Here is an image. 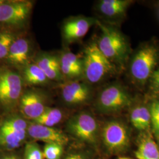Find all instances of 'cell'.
<instances>
[{
  "label": "cell",
  "instance_id": "1",
  "mask_svg": "<svg viewBox=\"0 0 159 159\" xmlns=\"http://www.w3.org/2000/svg\"><path fill=\"white\" fill-rule=\"evenodd\" d=\"M102 33L97 46L103 55L116 67L125 64L130 53V47L124 35L117 29L97 21Z\"/></svg>",
  "mask_w": 159,
  "mask_h": 159
},
{
  "label": "cell",
  "instance_id": "2",
  "mask_svg": "<svg viewBox=\"0 0 159 159\" xmlns=\"http://www.w3.org/2000/svg\"><path fill=\"white\" fill-rule=\"evenodd\" d=\"M24 87L20 72L7 65L0 66V108L6 114L18 109Z\"/></svg>",
  "mask_w": 159,
  "mask_h": 159
},
{
  "label": "cell",
  "instance_id": "3",
  "mask_svg": "<svg viewBox=\"0 0 159 159\" xmlns=\"http://www.w3.org/2000/svg\"><path fill=\"white\" fill-rule=\"evenodd\" d=\"M29 122L20 114H6L0 121V152H15L26 143Z\"/></svg>",
  "mask_w": 159,
  "mask_h": 159
},
{
  "label": "cell",
  "instance_id": "4",
  "mask_svg": "<svg viewBox=\"0 0 159 159\" xmlns=\"http://www.w3.org/2000/svg\"><path fill=\"white\" fill-rule=\"evenodd\" d=\"M83 61V77L89 84L99 83L114 74L116 70V67L100 50L97 42L86 46Z\"/></svg>",
  "mask_w": 159,
  "mask_h": 159
},
{
  "label": "cell",
  "instance_id": "5",
  "mask_svg": "<svg viewBox=\"0 0 159 159\" xmlns=\"http://www.w3.org/2000/svg\"><path fill=\"white\" fill-rule=\"evenodd\" d=\"M78 143L96 146L100 136L96 119L91 113L81 111L71 116L66 122V131Z\"/></svg>",
  "mask_w": 159,
  "mask_h": 159
},
{
  "label": "cell",
  "instance_id": "6",
  "mask_svg": "<svg viewBox=\"0 0 159 159\" xmlns=\"http://www.w3.org/2000/svg\"><path fill=\"white\" fill-rule=\"evenodd\" d=\"M159 61V48L153 44L143 46L132 58L130 73L139 84H145L153 73Z\"/></svg>",
  "mask_w": 159,
  "mask_h": 159
},
{
  "label": "cell",
  "instance_id": "7",
  "mask_svg": "<svg viewBox=\"0 0 159 159\" xmlns=\"http://www.w3.org/2000/svg\"><path fill=\"white\" fill-rule=\"evenodd\" d=\"M33 7L31 1H4L0 6V24L10 28L22 29L29 23Z\"/></svg>",
  "mask_w": 159,
  "mask_h": 159
},
{
  "label": "cell",
  "instance_id": "8",
  "mask_svg": "<svg viewBox=\"0 0 159 159\" xmlns=\"http://www.w3.org/2000/svg\"><path fill=\"white\" fill-rule=\"evenodd\" d=\"M132 99L129 93L119 84L106 86L97 97L96 107L102 113H117L130 105Z\"/></svg>",
  "mask_w": 159,
  "mask_h": 159
},
{
  "label": "cell",
  "instance_id": "9",
  "mask_svg": "<svg viewBox=\"0 0 159 159\" xmlns=\"http://www.w3.org/2000/svg\"><path fill=\"white\" fill-rule=\"evenodd\" d=\"M102 143L111 154L121 153L129 148L130 134L127 127L119 120H110L104 124L100 131Z\"/></svg>",
  "mask_w": 159,
  "mask_h": 159
},
{
  "label": "cell",
  "instance_id": "10",
  "mask_svg": "<svg viewBox=\"0 0 159 159\" xmlns=\"http://www.w3.org/2000/svg\"><path fill=\"white\" fill-rule=\"evenodd\" d=\"M47 107L45 94L39 90L30 89L23 91L18 110L23 118L32 121L39 117Z\"/></svg>",
  "mask_w": 159,
  "mask_h": 159
},
{
  "label": "cell",
  "instance_id": "11",
  "mask_svg": "<svg viewBox=\"0 0 159 159\" xmlns=\"http://www.w3.org/2000/svg\"><path fill=\"white\" fill-rule=\"evenodd\" d=\"M59 87L63 102L70 107L82 106L91 98V90L88 83L79 80L64 81Z\"/></svg>",
  "mask_w": 159,
  "mask_h": 159
},
{
  "label": "cell",
  "instance_id": "12",
  "mask_svg": "<svg viewBox=\"0 0 159 159\" xmlns=\"http://www.w3.org/2000/svg\"><path fill=\"white\" fill-rule=\"evenodd\" d=\"M33 48L29 39L18 36L5 59L6 65L19 71L32 63Z\"/></svg>",
  "mask_w": 159,
  "mask_h": 159
},
{
  "label": "cell",
  "instance_id": "13",
  "mask_svg": "<svg viewBox=\"0 0 159 159\" xmlns=\"http://www.w3.org/2000/svg\"><path fill=\"white\" fill-rule=\"evenodd\" d=\"M28 136L33 141H41L47 143H56L64 147L68 146L71 139L63 131L56 127H51L29 122Z\"/></svg>",
  "mask_w": 159,
  "mask_h": 159
},
{
  "label": "cell",
  "instance_id": "14",
  "mask_svg": "<svg viewBox=\"0 0 159 159\" xmlns=\"http://www.w3.org/2000/svg\"><path fill=\"white\" fill-rule=\"evenodd\" d=\"M97 20L93 18L77 16L69 18L63 24L62 36L67 44H71L83 38Z\"/></svg>",
  "mask_w": 159,
  "mask_h": 159
},
{
  "label": "cell",
  "instance_id": "15",
  "mask_svg": "<svg viewBox=\"0 0 159 159\" xmlns=\"http://www.w3.org/2000/svg\"><path fill=\"white\" fill-rule=\"evenodd\" d=\"M59 61L64 80H77L83 77V58L71 51H63L59 56Z\"/></svg>",
  "mask_w": 159,
  "mask_h": 159
},
{
  "label": "cell",
  "instance_id": "16",
  "mask_svg": "<svg viewBox=\"0 0 159 159\" xmlns=\"http://www.w3.org/2000/svg\"><path fill=\"white\" fill-rule=\"evenodd\" d=\"M33 62L43 70L50 81L60 82L64 80L60 70L59 56L44 52L35 57Z\"/></svg>",
  "mask_w": 159,
  "mask_h": 159
},
{
  "label": "cell",
  "instance_id": "17",
  "mask_svg": "<svg viewBox=\"0 0 159 159\" xmlns=\"http://www.w3.org/2000/svg\"><path fill=\"white\" fill-rule=\"evenodd\" d=\"M135 155L137 159H159V144L149 131L142 133Z\"/></svg>",
  "mask_w": 159,
  "mask_h": 159
},
{
  "label": "cell",
  "instance_id": "18",
  "mask_svg": "<svg viewBox=\"0 0 159 159\" xmlns=\"http://www.w3.org/2000/svg\"><path fill=\"white\" fill-rule=\"evenodd\" d=\"M131 1L127 0H102L98 10L103 16L108 18L121 17L125 14Z\"/></svg>",
  "mask_w": 159,
  "mask_h": 159
},
{
  "label": "cell",
  "instance_id": "19",
  "mask_svg": "<svg viewBox=\"0 0 159 159\" xmlns=\"http://www.w3.org/2000/svg\"><path fill=\"white\" fill-rule=\"evenodd\" d=\"M20 72L23 78L24 86L44 85L50 81L43 70L34 62L24 67Z\"/></svg>",
  "mask_w": 159,
  "mask_h": 159
},
{
  "label": "cell",
  "instance_id": "20",
  "mask_svg": "<svg viewBox=\"0 0 159 159\" xmlns=\"http://www.w3.org/2000/svg\"><path fill=\"white\" fill-rule=\"evenodd\" d=\"M130 121L133 127L142 133L148 131L151 127L150 108L144 105H138L131 111Z\"/></svg>",
  "mask_w": 159,
  "mask_h": 159
},
{
  "label": "cell",
  "instance_id": "21",
  "mask_svg": "<svg viewBox=\"0 0 159 159\" xmlns=\"http://www.w3.org/2000/svg\"><path fill=\"white\" fill-rule=\"evenodd\" d=\"M65 117L64 111L60 108L48 106L39 117L30 122L48 127H55L56 125L60 124L63 121Z\"/></svg>",
  "mask_w": 159,
  "mask_h": 159
},
{
  "label": "cell",
  "instance_id": "22",
  "mask_svg": "<svg viewBox=\"0 0 159 159\" xmlns=\"http://www.w3.org/2000/svg\"><path fill=\"white\" fill-rule=\"evenodd\" d=\"M17 37V34L8 30L0 31V61L5 60L12 44Z\"/></svg>",
  "mask_w": 159,
  "mask_h": 159
},
{
  "label": "cell",
  "instance_id": "23",
  "mask_svg": "<svg viewBox=\"0 0 159 159\" xmlns=\"http://www.w3.org/2000/svg\"><path fill=\"white\" fill-rule=\"evenodd\" d=\"M23 159H44L43 151L36 142H27L24 146Z\"/></svg>",
  "mask_w": 159,
  "mask_h": 159
},
{
  "label": "cell",
  "instance_id": "24",
  "mask_svg": "<svg viewBox=\"0 0 159 159\" xmlns=\"http://www.w3.org/2000/svg\"><path fill=\"white\" fill-rule=\"evenodd\" d=\"M151 114V127L154 137L159 144V100H155L150 107Z\"/></svg>",
  "mask_w": 159,
  "mask_h": 159
},
{
  "label": "cell",
  "instance_id": "25",
  "mask_svg": "<svg viewBox=\"0 0 159 159\" xmlns=\"http://www.w3.org/2000/svg\"><path fill=\"white\" fill-rule=\"evenodd\" d=\"M63 146L56 143H47L43 149L44 159H61L64 153Z\"/></svg>",
  "mask_w": 159,
  "mask_h": 159
},
{
  "label": "cell",
  "instance_id": "26",
  "mask_svg": "<svg viewBox=\"0 0 159 159\" xmlns=\"http://www.w3.org/2000/svg\"><path fill=\"white\" fill-rule=\"evenodd\" d=\"M150 89L156 95H159V67L156 68L150 78Z\"/></svg>",
  "mask_w": 159,
  "mask_h": 159
},
{
  "label": "cell",
  "instance_id": "27",
  "mask_svg": "<svg viewBox=\"0 0 159 159\" xmlns=\"http://www.w3.org/2000/svg\"><path fill=\"white\" fill-rule=\"evenodd\" d=\"M61 159H89L84 153L75 148H71L67 152L64 153Z\"/></svg>",
  "mask_w": 159,
  "mask_h": 159
},
{
  "label": "cell",
  "instance_id": "28",
  "mask_svg": "<svg viewBox=\"0 0 159 159\" xmlns=\"http://www.w3.org/2000/svg\"><path fill=\"white\" fill-rule=\"evenodd\" d=\"M0 159H20L15 152H0Z\"/></svg>",
  "mask_w": 159,
  "mask_h": 159
},
{
  "label": "cell",
  "instance_id": "29",
  "mask_svg": "<svg viewBox=\"0 0 159 159\" xmlns=\"http://www.w3.org/2000/svg\"><path fill=\"white\" fill-rule=\"evenodd\" d=\"M118 159H131L130 158H128V157H120Z\"/></svg>",
  "mask_w": 159,
  "mask_h": 159
},
{
  "label": "cell",
  "instance_id": "30",
  "mask_svg": "<svg viewBox=\"0 0 159 159\" xmlns=\"http://www.w3.org/2000/svg\"><path fill=\"white\" fill-rule=\"evenodd\" d=\"M4 2V1H3V0H0V6H1V5L3 4Z\"/></svg>",
  "mask_w": 159,
  "mask_h": 159
},
{
  "label": "cell",
  "instance_id": "31",
  "mask_svg": "<svg viewBox=\"0 0 159 159\" xmlns=\"http://www.w3.org/2000/svg\"></svg>",
  "mask_w": 159,
  "mask_h": 159
}]
</instances>
